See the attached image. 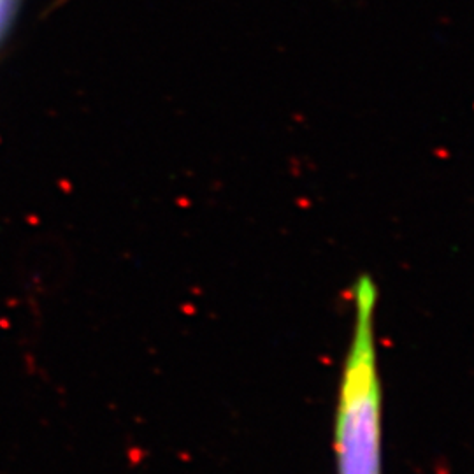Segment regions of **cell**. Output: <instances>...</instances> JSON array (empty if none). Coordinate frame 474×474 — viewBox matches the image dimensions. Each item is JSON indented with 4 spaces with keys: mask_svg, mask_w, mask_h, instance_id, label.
<instances>
[{
    "mask_svg": "<svg viewBox=\"0 0 474 474\" xmlns=\"http://www.w3.org/2000/svg\"><path fill=\"white\" fill-rule=\"evenodd\" d=\"M378 288L358 276L353 285V334L342 365L334 420L337 474H383L381 467V381L378 371L374 311Z\"/></svg>",
    "mask_w": 474,
    "mask_h": 474,
    "instance_id": "obj_1",
    "label": "cell"
},
{
    "mask_svg": "<svg viewBox=\"0 0 474 474\" xmlns=\"http://www.w3.org/2000/svg\"><path fill=\"white\" fill-rule=\"evenodd\" d=\"M16 4H18V0H0V37L8 30L9 21L15 15Z\"/></svg>",
    "mask_w": 474,
    "mask_h": 474,
    "instance_id": "obj_2",
    "label": "cell"
}]
</instances>
